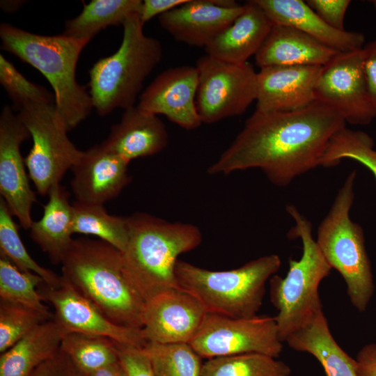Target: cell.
Instances as JSON below:
<instances>
[{
	"label": "cell",
	"instance_id": "obj_1",
	"mask_svg": "<svg viewBox=\"0 0 376 376\" xmlns=\"http://www.w3.org/2000/svg\"><path fill=\"white\" fill-rule=\"evenodd\" d=\"M344 126L338 111L318 101L292 111L256 109L207 172L226 175L258 169L271 183L285 187L321 166L331 138Z\"/></svg>",
	"mask_w": 376,
	"mask_h": 376
},
{
	"label": "cell",
	"instance_id": "obj_2",
	"mask_svg": "<svg viewBox=\"0 0 376 376\" xmlns=\"http://www.w3.org/2000/svg\"><path fill=\"white\" fill-rule=\"evenodd\" d=\"M61 276L116 324L142 329L146 301L130 279L122 251L101 240L73 239Z\"/></svg>",
	"mask_w": 376,
	"mask_h": 376
},
{
	"label": "cell",
	"instance_id": "obj_3",
	"mask_svg": "<svg viewBox=\"0 0 376 376\" xmlns=\"http://www.w3.org/2000/svg\"><path fill=\"white\" fill-rule=\"evenodd\" d=\"M129 238L123 253L126 272L147 301L178 288L175 267L178 256L197 248L202 233L196 226L170 222L145 212L127 216Z\"/></svg>",
	"mask_w": 376,
	"mask_h": 376
},
{
	"label": "cell",
	"instance_id": "obj_4",
	"mask_svg": "<svg viewBox=\"0 0 376 376\" xmlns=\"http://www.w3.org/2000/svg\"><path fill=\"white\" fill-rule=\"evenodd\" d=\"M1 48L40 71L54 90L57 111L68 130L86 118L92 101L85 87L76 79L79 56L90 42L63 34L40 35L8 23L0 25Z\"/></svg>",
	"mask_w": 376,
	"mask_h": 376
},
{
	"label": "cell",
	"instance_id": "obj_5",
	"mask_svg": "<svg viewBox=\"0 0 376 376\" xmlns=\"http://www.w3.org/2000/svg\"><path fill=\"white\" fill-rule=\"evenodd\" d=\"M143 25L140 13L127 17L118 50L99 59L89 71L88 93L100 116L134 106L144 81L162 59L160 42L146 36Z\"/></svg>",
	"mask_w": 376,
	"mask_h": 376
},
{
	"label": "cell",
	"instance_id": "obj_6",
	"mask_svg": "<svg viewBox=\"0 0 376 376\" xmlns=\"http://www.w3.org/2000/svg\"><path fill=\"white\" fill-rule=\"evenodd\" d=\"M281 267L276 254L263 256L230 270L213 271L178 260V288L194 296L207 313L251 318L262 306L265 284Z\"/></svg>",
	"mask_w": 376,
	"mask_h": 376
},
{
	"label": "cell",
	"instance_id": "obj_7",
	"mask_svg": "<svg viewBox=\"0 0 376 376\" xmlns=\"http://www.w3.org/2000/svg\"><path fill=\"white\" fill-rule=\"evenodd\" d=\"M285 210L295 221L288 237L300 238L303 251L300 259H290L285 277L274 275L269 279L270 300L278 311L274 318L282 342L322 311L318 288L332 269L313 236L311 222L294 205Z\"/></svg>",
	"mask_w": 376,
	"mask_h": 376
},
{
	"label": "cell",
	"instance_id": "obj_8",
	"mask_svg": "<svg viewBox=\"0 0 376 376\" xmlns=\"http://www.w3.org/2000/svg\"><path fill=\"white\" fill-rule=\"evenodd\" d=\"M356 176L352 171L346 177L319 224L315 241L328 264L343 278L352 304L363 312L373 295L374 282L363 228L350 218Z\"/></svg>",
	"mask_w": 376,
	"mask_h": 376
},
{
	"label": "cell",
	"instance_id": "obj_9",
	"mask_svg": "<svg viewBox=\"0 0 376 376\" xmlns=\"http://www.w3.org/2000/svg\"><path fill=\"white\" fill-rule=\"evenodd\" d=\"M17 116L33 140L24 158L29 178L37 192L45 196L54 185L60 183L84 151L68 138L69 130L55 102H29L18 110Z\"/></svg>",
	"mask_w": 376,
	"mask_h": 376
},
{
	"label": "cell",
	"instance_id": "obj_10",
	"mask_svg": "<svg viewBox=\"0 0 376 376\" xmlns=\"http://www.w3.org/2000/svg\"><path fill=\"white\" fill-rule=\"evenodd\" d=\"M196 68V104L202 123L240 116L256 100L257 72L250 63H231L205 54L198 58Z\"/></svg>",
	"mask_w": 376,
	"mask_h": 376
},
{
	"label": "cell",
	"instance_id": "obj_11",
	"mask_svg": "<svg viewBox=\"0 0 376 376\" xmlns=\"http://www.w3.org/2000/svg\"><path fill=\"white\" fill-rule=\"evenodd\" d=\"M282 343L274 317L237 318L207 313L189 345L202 358L258 353L276 359Z\"/></svg>",
	"mask_w": 376,
	"mask_h": 376
},
{
	"label": "cell",
	"instance_id": "obj_12",
	"mask_svg": "<svg viewBox=\"0 0 376 376\" xmlns=\"http://www.w3.org/2000/svg\"><path fill=\"white\" fill-rule=\"evenodd\" d=\"M315 101L338 111L345 123L368 125L376 117L364 72L362 49L339 52L323 65Z\"/></svg>",
	"mask_w": 376,
	"mask_h": 376
},
{
	"label": "cell",
	"instance_id": "obj_13",
	"mask_svg": "<svg viewBox=\"0 0 376 376\" xmlns=\"http://www.w3.org/2000/svg\"><path fill=\"white\" fill-rule=\"evenodd\" d=\"M30 133L10 105L0 115V193L10 212L24 229L33 223L31 209L36 201L26 173L20 147Z\"/></svg>",
	"mask_w": 376,
	"mask_h": 376
},
{
	"label": "cell",
	"instance_id": "obj_14",
	"mask_svg": "<svg viewBox=\"0 0 376 376\" xmlns=\"http://www.w3.org/2000/svg\"><path fill=\"white\" fill-rule=\"evenodd\" d=\"M38 290L44 301L52 306L54 318L69 332L104 336L136 347H143L148 343L142 329L114 324L62 276L58 287L52 288L43 282Z\"/></svg>",
	"mask_w": 376,
	"mask_h": 376
},
{
	"label": "cell",
	"instance_id": "obj_15",
	"mask_svg": "<svg viewBox=\"0 0 376 376\" xmlns=\"http://www.w3.org/2000/svg\"><path fill=\"white\" fill-rule=\"evenodd\" d=\"M207 313L192 295L180 288L164 290L146 301L143 334L148 342L189 343Z\"/></svg>",
	"mask_w": 376,
	"mask_h": 376
},
{
	"label": "cell",
	"instance_id": "obj_16",
	"mask_svg": "<svg viewBox=\"0 0 376 376\" xmlns=\"http://www.w3.org/2000/svg\"><path fill=\"white\" fill-rule=\"evenodd\" d=\"M198 81L196 66L165 70L142 92L136 107L147 113L163 115L185 130H195L202 124L196 104Z\"/></svg>",
	"mask_w": 376,
	"mask_h": 376
},
{
	"label": "cell",
	"instance_id": "obj_17",
	"mask_svg": "<svg viewBox=\"0 0 376 376\" xmlns=\"http://www.w3.org/2000/svg\"><path fill=\"white\" fill-rule=\"evenodd\" d=\"M244 5L231 0H188L158 17L175 40L205 47L242 13Z\"/></svg>",
	"mask_w": 376,
	"mask_h": 376
},
{
	"label": "cell",
	"instance_id": "obj_18",
	"mask_svg": "<svg viewBox=\"0 0 376 376\" xmlns=\"http://www.w3.org/2000/svg\"><path fill=\"white\" fill-rule=\"evenodd\" d=\"M322 66L283 65L257 72L256 110L292 111L315 102V90Z\"/></svg>",
	"mask_w": 376,
	"mask_h": 376
},
{
	"label": "cell",
	"instance_id": "obj_19",
	"mask_svg": "<svg viewBox=\"0 0 376 376\" xmlns=\"http://www.w3.org/2000/svg\"><path fill=\"white\" fill-rule=\"evenodd\" d=\"M130 162L101 143L84 151L71 169L70 184L76 201L104 205L118 196L131 181Z\"/></svg>",
	"mask_w": 376,
	"mask_h": 376
},
{
	"label": "cell",
	"instance_id": "obj_20",
	"mask_svg": "<svg viewBox=\"0 0 376 376\" xmlns=\"http://www.w3.org/2000/svg\"><path fill=\"white\" fill-rule=\"evenodd\" d=\"M273 24L293 27L338 52L361 49L365 37L360 32L331 27L301 0H255Z\"/></svg>",
	"mask_w": 376,
	"mask_h": 376
},
{
	"label": "cell",
	"instance_id": "obj_21",
	"mask_svg": "<svg viewBox=\"0 0 376 376\" xmlns=\"http://www.w3.org/2000/svg\"><path fill=\"white\" fill-rule=\"evenodd\" d=\"M167 143L168 132L163 122L136 106L124 110L120 120L111 127L108 137L101 143L130 162L157 154Z\"/></svg>",
	"mask_w": 376,
	"mask_h": 376
},
{
	"label": "cell",
	"instance_id": "obj_22",
	"mask_svg": "<svg viewBox=\"0 0 376 376\" xmlns=\"http://www.w3.org/2000/svg\"><path fill=\"white\" fill-rule=\"evenodd\" d=\"M272 26L255 0L249 1L234 22L204 48L206 54L231 63H246L256 54Z\"/></svg>",
	"mask_w": 376,
	"mask_h": 376
},
{
	"label": "cell",
	"instance_id": "obj_23",
	"mask_svg": "<svg viewBox=\"0 0 376 376\" xmlns=\"http://www.w3.org/2000/svg\"><path fill=\"white\" fill-rule=\"evenodd\" d=\"M338 52L289 26L273 24L255 55L260 68L283 65L323 66Z\"/></svg>",
	"mask_w": 376,
	"mask_h": 376
},
{
	"label": "cell",
	"instance_id": "obj_24",
	"mask_svg": "<svg viewBox=\"0 0 376 376\" xmlns=\"http://www.w3.org/2000/svg\"><path fill=\"white\" fill-rule=\"evenodd\" d=\"M68 333L54 317L40 324L1 353L0 376H30L58 351Z\"/></svg>",
	"mask_w": 376,
	"mask_h": 376
},
{
	"label": "cell",
	"instance_id": "obj_25",
	"mask_svg": "<svg viewBox=\"0 0 376 376\" xmlns=\"http://www.w3.org/2000/svg\"><path fill=\"white\" fill-rule=\"evenodd\" d=\"M48 196L41 219L33 221L29 228L30 237L57 265L61 263L73 240L72 205L68 192L60 183L50 189Z\"/></svg>",
	"mask_w": 376,
	"mask_h": 376
},
{
	"label": "cell",
	"instance_id": "obj_26",
	"mask_svg": "<svg viewBox=\"0 0 376 376\" xmlns=\"http://www.w3.org/2000/svg\"><path fill=\"white\" fill-rule=\"evenodd\" d=\"M285 342L296 351L313 355L326 376H357L355 359L335 340L323 311L290 335Z\"/></svg>",
	"mask_w": 376,
	"mask_h": 376
},
{
	"label": "cell",
	"instance_id": "obj_27",
	"mask_svg": "<svg viewBox=\"0 0 376 376\" xmlns=\"http://www.w3.org/2000/svg\"><path fill=\"white\" fill-rule=\"evenodd\" d=\"M141 0H93L82 11L65 22L63 34L90 41L110 26H123L130 15L140 13Z\"/></svg>",
	"mask_w": 376,
	"mask_h": 376
},
{
	"label": "cell",
	"instance_id": "obj_28",
	"mask_svg": "<svg viewBox=\"0 0 376 376\" xmlns=\"http://www.w3.org/2000/svg\"><path fill=\"white\" fill-rule=\"evenodd\" d=\"M72 205L73 233L97 236L124 252L129 238L127 217L111 215L102 204L75 201Z\"/></svg>",
	"mask_w": 376,
	"mask_h": 376
},
{
	"label": "cell",
	"instance_id": "obj_29",
	"mask_svg": "<svg viewBox=\"0 0 376 376\" xmlns=\"http://www.w3.org/2000/svg\"><path fill=\"white\" fill-rule=\"evenodd\" d=\"M285 363L272 357L248 353L209 359L203 364L201 376H290Z\"/></svg>",
	"mask_w": 376,
	"mask_h": 376
},
{
	"label": "cell",
	"instance_id": "obj_30",
	"mask_svg": "<svg viewBox=\"0 0 376 376\" xmlns=\"http://www.w3.org/2000/svg\"><path fill=\"white\" fill-rule=\"evenodd\" d=\"M45 282L38 274L19 269L0 252V299L19 303L45 315L52 316L43 302L39 285Z\"/></svg>",
	"mask_w": 376,
	"mask_h": 376
},
{
	"label": "cell",
	"instance_id": "obj_31",
	"mask_svg": "<svg viewBox=\"0 0 376 376\" xmlns=\"http://www.w3.org/2000/svg\"><path fill=\"white\" fill-rule=\"evenodd\" d=\"M143 350L155 376H201L202 357L189 343L148 342Z\"/></svg>",
	"mask_w": 376,
	"mask_h": 376
},
{
	"label": "cell",
	"instance_id": "obj_32",
	"mask_svg": "<svg viewBox=\"0 0 376 376\" xmlns=\"http://www.w3.org/2000/svg\"><path fill=\"white\" fill-rule=\"evenodd\" d=\"M117 343L107 337L70 332L60 349L86 375L118 360Z\"/></svg>",
	"mask_w": 376,
	"mask_h": 376
},
{
	"label": "cell",
	"instance_id": "obj_33",
	"mask_svg": "<svg viewBox=\"0 0 376 376\" xmlns=\"http://www.w3.org/2000/svg\"><path fill=\"white\" fill-rule=\"evenodd\" d=\"M5 201L0 198V252L8 257L19 269L31 272L40 276L45 283L52 287L60 285L61 276L49 269L40 265L28 253Z\"/></svg>",
	"mask_w": 376,
	"mask_h": 376
},
{
	"label": "cell",
	"instance_id": "obj_34",
	"mask_svg": "<svg viewBox=\"0 0 376 376\" xmlns=\"http://www.w3.org/2000/svg\"><path fill=\"white\" fill-rule=\"evenodd\" d=\"M373 139L367 133L343 127L331 138L321 162L331 167L347 159L368 168L376 180V150Z\"/></svg>",
	"mask_w": 376,
	"mask_h": 376
},
{
	"label": "cell",
	"instance_id": "obj_35",
	"mask_svg": "<svg viewBox=\"0 0 376 376\" xmlns=\"http://www.w3.org/2000/svg\"><path fill=\"white\" fill-rule=\"evenodd\" d=\"M53 317L19 303L0 299V352L8 350Z\"/></svg>",
	"mask_w": 376,
	"mask_h": 376
},
{
	"label": "cell",
	"instance_id": "obj_36",
	"mask_svg": "<svg viewBox=\"0 0 376 376\" xmlns=\"http://www.w3.org/2000/svg\"><path fill=\"white\" fill-rule=\"evenodd\" d=\"M0 83L18 111L29 102H55L54 95L28 80L15 65L0 54Z\"/></svg>",
	"mask_w": 376,
	"mask_h": 376
},
{
	"label": "cell",
	"instance_id": "obj_37",
	"mask_svg": "<svg viewBox=\"0 0 376 376\" xmlns=\"http://www.w3.org/2000/svg\"><path fill=\"white\" fill-rule=\"evenodd\" d=\"M118 360L127 376H155L143 347L117 343Z\"/></svg>",
	"mask_w": 376,
	"mask_h": 376
},
{
	"label": "cell",
	"instance_id": "obj_38",
	"mask_svg": "<svg viewBox=\"0 0 376 376\" xmlns=\"http://www.w3.org/2000/svg\"><path fill=\"white\" fill-rule=\"evenodd\" d=\"M306 3L331 27L343 31L350 0H307Z\"/></svg>",
	"mask_w": 376,
	"mask_h": 376
},
{
	"label": "cell",
	"instance_id": "obj_39",
	"mask_svg": "<svg viewBox=\"0 0 376 376\" xmlns=\"http://www.w3.org/2000/svg\"><path fill=\"white\" fill-rule=\"evenodd\" d=\"M30 376H87L61 349L40 365Z\"/></svg>",
	"mask_w": 376,
	"mask_h": 376
},
{
	"label": "cell",
	"instance_id": "obj_40",
	"mask_svg": "<svg viewBox=\"0 0 376 376\" xmlns=\"http://www.w3.org/2000/svg\"><path fill=\"white\" fill-rule=\"evenodd\" d=\"M364 72L371 100L376 111V38L362 48Z\"/></svg>",
	"mask_w": 376,
	"mask_h": 376
},
{
	"label": "cell",
	"instance_id": "obj_41",
	"mask_svg": "<svg viewBox=\"0 0 376 376\" xmlns=\"http://www.w3.org/2000/svg\"><path fill=\"white\" fill-rule=\"evenodd\" d=\"M188 0H144L142 1L140 19L144 24L155 16L167 13Z\"/></svg>",
	"mask_w": 376,
	"mask_h": 376
},
{
	"label": "cell",
	"instance_id": "obj_42",
	"mask_svg": "<svg viewBox=\"0 0 376 376\" xmlns=\"http://www.w3.org/2000/svg\"><path fill=\"white\" fill-rule=\"evenodd\" d=\"M357 376H376V344L365 345L355 360Z\"/></svg>",
	"mask_w": 376,
	"mask_h": 376
},
{
	"label": "cell",
	"instance_id": "obj_43",
	"mask_svg": "<svg viewBox=\"0 0 376 376\" xmlns=\"http://www.w3.org/2000/svg\"><path fill=\"white\" fill-rule=\"evenodd\" d=\"M87 376H127V374L118 360L88 374Z\"/></svg>",
	"mask_w": 376,
	"mask_h": 376
},
{
	"label": "cell",
	"instance_id": "obj_44",
	"mask_svg": "<svg viewBox=\"0 0 376 376\" xmlns=\"http://www.w3.org/2000/svg\"><path fill=\"white\" fill-rule=\"evenodd\" d=\"M371 3L373 5L375 10H376V0L371 1Z\"/></svg>",
	"mask_w": 376,
	"mask_h": 376
}]
</instances>
